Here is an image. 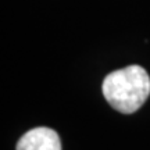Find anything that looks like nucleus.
Here are the masks:
<instances>
[{
    "label": "nucleus",
    "instance_id": "nucleus-1",
    "mask_svg": "<svg viewBox=\"0 0 150 150\" xmlns=\"http://www.w3.org/2000/svg\"><path fill=\"white\" fill-rule=\"evenodd\" d=\"M103 96L114 110L122 114L138 111L150 95V76L140 65H128L104 78Z\"/></svg>",
    "mask_w": 150,
    "mask_h": 150
},
{
    "label": "nucleus",
    "instance_id": "nucleus-2",
    "mask_svg": "<svg viewBox=\"0 0 150 150\" xmlns=\"http://www.w3.org/2000/svg\"><path fill=\"white\" fill-rule=\"evenodd\" d=\"M16 150H61V142L54 129L39 127L22 135Z\"/></svg>",
    "mask_w": 150,
    "mask_h": 150
}]
</instances>
